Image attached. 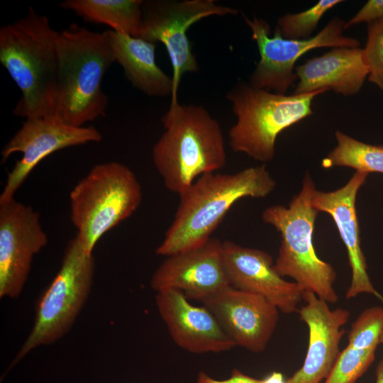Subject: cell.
Wrapping results in <instances>:
<instances>
[{
    "label": "cell",
    "instance_id": "1",
    "mask_svg": "<svg viewBox=\"0 0 383 383\" xmlns=\"http://www.w3.org/2000/svg\"><path fill=\"white\" fill-rule=\"evenodd\" d=\"M275 187L265 164L201 175L179 194L176 214L156 254L167 257L202 245L238 200L265 198Z\"/></svg>",
    "mask_w": 383,
    "mask_h": 383
},
{
    "label": "cell",
    "instance_id": "2",
    "mask_svg": "<svg viewBox=\"0 0 383 383\" xmlns=\"http://www.w3.org/2000/svg\"><path fill=\"white\" fill-rule=\"evenodd\" d=\"M59 31L31 7L0 29V62L21 91L13 109L26 119L53 118L57 94Z\"/></svg>",
    "mask_w": 383,
    "mask_h": 383
},
{
    "label": "cell",
    "instance_id": "3",
    "mask_svg": "<svg viewBox=\"0 0 383 383\" xmlns=\"http://www.w3.org/2000/svg\"><path fill=\"white\" fill-rule=\"evenodd\" d=\"M162 123L165 131L153 147L152 158L170 192L180 194L201 175L226 165L221 125L204 106L170 104Z\"/></svg>",
    "mask_w": 383,
    "mask_h": 383
},
{
    "label": "cell",
    "instance_id": "4",
    "mask_svg": "<svg viewBox=\"0 0 383 383\" xmlns=\"http://www.w3.org/2000/svg\"><path fill=\"white\" fill-rule=\"evenodd\" d=\"M57 83L53 118L84 126L104 116L109 99L101 89L103 77L115 62L103 33L71 23L57 38Z\"/></svg>",
    "mask_w": 383,
    "mask_h": 383
},
{
    "label": "cell",
    "instance_id": "5",
    "mask_svg": "<svg viewBox=\"0 0 383 383\" xmlns=\"http://www.w3.org/2000/svg\"><path fill=\"white\" fill-rule=\"evenodd\" d=\"M316 190L309 173L305 174L301 191L288 206H271L262 213L263 221L280 233L281 244L274 262L282 277H289L304 292L314 293L328 304L338 301L333 267L320 259L313 244L315 221L319 213L312 205Z\"/></svg>",
    "mask_w": 383,
    "mask_h": 383
},
{
    "label": "cell",
    "instance_id": "6",
    "mask_svg": "<svg viewBox=\"0 0 383 383\" xmlns=\"http://www.w3.org/2000/svg\"><path fill=\"white\" fill-rule=\"evenodd\" d=\"M325 91L287 95L237 83L226 94L236 117L228 131L230 147L263 164L270 162L277 136L311 115L313 99Z\"/></svg>",
    "mask_w": 383,
    "mask_h": 383
},
{
    "label": "cell",
    "instance_id": "7",
    "mask_svg": "<svg viewBox=\"0 0 383 383\" xmlns=\"http://www.w3.org/2000/svg\"><path fill=\"white\" fill-rule=\"evenodd\" d=\"M142 200L133 172L118 162L95 165L70 194V218L84 250L94 247L109 231L129 218Z\"/></svg>",
    "mask_w": 383,
    "mask_h": 383
},
{
    "label": "cell",
    "instance_id": "8",
    "mask_svg": "<svg viewBox=\"0 0 383 383\" xmlns=\"http://www.w3.org/2000/svg\"><path fill=\"white\" fill-rule=\"evenodd\" d=\"M94 271L93 255L84 250L76 235L68 242L60 270L38 299L33 326L9 370L33 350L67 333L88 299Z\"/></svg>",
    "mask_w": 383,
    "mask_h": 383
},
{
    "label": "cell",
    "instance_id": "9",
    "mask_svg": "<svg viewBox=\"0 0 383 383\" xmlns=\"http://www.w3.org/2000/svg\"><path fill=\"white\" fill-rule=\"evenodd\" d=\"M143 13L138 37L165 45L172 67L170 104H174L178 102L177 91L182 76L199 70L187 34L188 29L204 18L236 15L238 11L213 0H150L143 1Z\"/></svg>",
    "mask_w": 383,
    "mask_h": 383
},
{
    "label": "cell",
    "instance_id": "10",
    "mask_svg": "<svg viewBox=\"0 0 383 383\" xmlns=\"http://www.w3.org/2000/svg\"><path fill=\"white\" fill-rule=\"evenodd\" d=\"M243 16L260 54L249 82L255 88L286 94L297 79L295 63L306 52L323 47H360L357 40L343 34L345 22L338 17L332 18L313 37L292 40L282 37L276 30L270 35V25L264 19Z\"/></svg>",
    "mask_w": 383,
    "mask_h": 383
},
{
    "label": "cell",
    "instance_id": "11",
    "mask_svg": "<svg viewBox=\"0 0 383 383\" xmlns=\"http://www.w3.org/2000/svg\"><path fill=\"white\" fill-rule=\"evenodd\" d=\"M101 139L100 132L92 126L77 127L54 118L26 119L1 152V163L15 152H21L23 156L8 174L0 204L13 199L30 173L50 154L68 147L98 143Z\"/></svg>",
    "mask_w": 383,
    "mask_h": 383
},
{
    "label": "cell",
    "instance_id": "12",
    "mask_svg": "<svg viewBox=\"0 0 383 383\" xmlns=\"http://www.w3.org/2000/svg\"><path fill=\"white\" fill-rule=\"evenodd\" d=\"M48 243L40 215L14 198L0 204V297L16 299L25 286L34 256Z\"/></svg>",
    "mask_w": 383,
    "mask_h": 383
},
{
    "label": "cell",
    "instance_id": "13",
    "mask_svg": "<svg viewBox=\"0 0 383 383\" xmlns=\"http://www.w3.org/2000/svg\"><path fill=\"white\" fill-rule=\"evenodd\" d=\"M155 292H181L200 302L231 287L223 262V242L210 238L202 245L167 256L150 279Z\"/></svg>",
    "mask_w": 383,
    "mask_h": 383
},
{
    "label": "cell",
    "instance_id": "14",
    "mask_svg": "<svg viewBox=\"0 0 383 383\" xmlns=\"http://www.w3.org/2000/svg\"><path fill=\"white\" fill-rule=\"evenodd\" d=\"M201 304L236 346L252 353L265 350L279 320V311L268 300L233 287Z\"/></svg>",
    "mask_w": 383,
    "mask_h": 383
},
{
    "label": "cell",
    "instance_id": "15",
    "mask_svg": "<svg viewBox=\"0 0 383 383\" xmlns=\"http://www.w3.org/2000/svg\"><path fill=\"white\" fill-rule=\"evenodd\" d=\"M223 255L231 287L266 299L284 313L298 311L304 289L278 274L268 252L226 240L223 242Z\"/></svg>",
    "mask_w": 383,
    "mask_h": 383
},
{
    "label": "cell",
    "instance_id": "16",
    "mask_svg": "<svg viewBox=\"0 0 383 383\" xmlns=\"http://www.w3.org/2000/svg\"><path fill=\"white\" fill-rule=\"evenodd\" d=\"M303 300L305 304L297 312L309 328L307 353L301 367L285 383H320L328 377L340 354L342 328L350 316L346 309H331L313 292H304Z\"/></svg>",
    "mask_w": 383,
    "mask_h": 383
},
{
    "label": "cell",
    "instance_id": "17",
    "mask_svg": "<svg viewBox=\"0 0 383 383\" xmlns=\"http://www.w3.org/2000/svg\"><path fill=\"white\" fill-rule=\"evenodd\" d=\"M158 313L173 341L192 353H221L236 345L204 306H196L179 291L156 292Z\"/></svg>",
    "mask_w": 383,
    "mask_h": 383
},
{
    "label": "cell",
    "instance_id": "18",
    "mask_svg": "<svg viewBox=\"0 0 383 383\" xmlns=\"http://www.w3.org/2000/svg\"><path fill=\"white\" fill-rule=\"evenodd\" d=\"M367 176V173L355 172L345 185L336 190L326 192L316 189L312 197V205L319 212L331 216L346 248L351 281L345 297L352 299L366 293L374 295L383 304V296L374 289L367 273L355 207L357 192Z\"/></svg>",
    "mask_w": 383,
    "mask_h": 383
},
{
    "label": "cell",
    "instance_id": "19",
    "mask_svg": "<svg viewBox=\"0 0 383 383\" xmlns=\"http://www.w3.org/2000/svg\"><path fill=\"white\" fill-rule=\"evenodd\" d=\"M299 79L293 94L325 89L343 96L357 94L368 77L362 48H333L295 68Z\"/></svg>",
    "mask_w": 383,
    "mask_h": 383
},
{
    "label": "cell",
    "instance_id": "20",
    "mask_svg": "<svg viewBox=\"0 0 383 383\" xmlns=\"http://www.w3.org/2000/svg\"><path fill=\"white\" fill-rule=\"evenodd\" d=\"M115 59L132 85L150 96H171L173 82L155 62L156 43L140 37L104 31Z\"/></svg>",
    "mask_w": 383,
    "mask_h": 383
},
{
    "label": "cell",
    "instance_id": "21",
    "mask_svg": "<svg viewBox=\"0 0 383 383\" xmlns=\"http://www.w3.org/2000/svg\"><path fill=\"white\" fill-rule=\"evenodd\" d=\"M142 0H65L60 6L84 21L104 24L114 31L138 37L143 21Z\"/></svg>",
    "mask_w": 383,
    "mask_h": 383
},
{
    "label": "cell",
    "instance_id": "22",
    "mask_svg": "<svg viewBox=\"0 0 383 383\" xmlns=\"http://www.w3.org/2000/svg\"><path fill=\"white\" fill-rule=\"evenodd\" d=\"M336 146L323 159V168L348 167L356 172L383 174V145L361 142L337 131Z\"/></svg>",
    "mask_w": 383,
    "mask_h": 383
},
{
    "label": "cell",
    "instance_id": "23",
    "mask_svg": "<svg viewBox=\"0 0 383 383\" xmlns=\"http://www.w3.org/2000/svg\"><path fill=\"white\" fill-rule=\"evenodd\" d=\"M341 2V0H321L304 11L283 15L278 19L274 30L287 39L309 38L324 14Z\"/></svg>",
    "mask_w": 383,
    "mask_h": 383
},
{
    "label": "cell",
    "instance_id": "24",
    "mask_svg": "<svg viewBox=\"0 0 383 383\" xmlns=\"http://www.w3.org/2000/svg\"><path fill=\"white\" fill-rule=\"evenodd\" d=\"M375 352L376 349L358 350L348 345L324 383H356L374 360Z\"/></svg>",
    "mask_w": 383,
    "mask_h": 383
},
{
    "label": "cell",
    "instance_id": "25",
    "mask_svg": "<svg viewBox=\"0 0 383 383\" xmlns=\"http://www.w3.org/2000/svg\"><path fill=\"white\" fill-rule=\"evenodd\" d=\"M383 331V307L364 310L352 323L348 345L358 350L377 349Z\"/></svg>",
    "mask_w": 383,
    "mask_h": 383
},
{
    "label": "cell",
    "instance_id": "26",
    "mask_svg": "<svg viewBox=\"0 0 383 383\" xmlns=\"http://www.w3.org/2000/svg\"><path fill=\"white\" fill-rule=\"evenodd\" d=\"M367 30L362 55L368 70L367 79L383 91V18L368 23Z\"/></svg>",
    "mask_w": 383,
    "mask_h": 383
},
{
    "label": "cell",
    "instance_id": "27",
    "mask_svg": "<svg viewBox=\"0 0 383 383\" xmlns=\"http://www.w3.org/2000/svg\"><path fill=\"white\" fill-rule=\"evenodd\" d=\"M383 18V0H369L365 5L345 23V30L362 22L372 21Z\"/></svg>",
    "mask_w": 383,
    "mask_h": 383
},
{
    "label": "cell",
    "instance_id": "28",
    "mask_svg": "<svg viewBox=\"0 0 383 383\" xmlns=\"http://www.w3.org/2000/svg\"><path fill=\"white\" fill-rule=\"evenodd\" d=\"M197 383H262V379H258L243 374L234 369L230 377L223 380L216 379L206 372L201 371L197 375Z\"/></svg>",
    "mask_w": 383,
    "mask_h": 383
},
{
    "label": "cell",
    "instance_id": "29",
    "mask_svg": "<svg viewBox=\"0 0 383 383\" xmlns=\"http://www.w3.org/2000/svg\"><path fill=\"white\" fill-rule=\"evenodd\" d=\"M262 383H285V380L282 374L274 372L267 378L262 379Z\"/></svg>",
    "mask_w": 383,
    "mask_h": 383
},
{
    "label": "cell",
    "instance_id": "30",
    "mask_svg": "<svg viewBox=\"0 0 383 383\" xmlns=\"http://www.w3.org/2000/svg\"><path fill=\"white\" fill-rule=\"evenodd\" d=\"M375 383H383V358L379 362L376 367Z\"/></svg>",
    "mask_w": 383,
    "mask_h": 383
},
{
    "label": "cell",
    "instance_id": "31",
    "mask_svg": "<svg viewBox=\"0 0 383 383\" xmlns=\"http://www.w3.org/2000/svg\"><path fill=\"white\" fill-rule=\"evenodd\" d=\"M379 344L383 345V331L381 334L380 338H379Z\"/></svg>",
    "mask_w": 383,
    "mask_h": 383
}]
</instances>
